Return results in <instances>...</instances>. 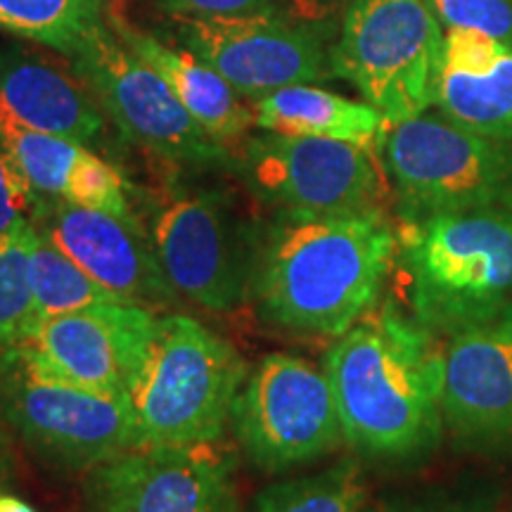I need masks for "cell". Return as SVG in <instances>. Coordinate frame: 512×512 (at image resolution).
Returning a JSON list of instances; mask_svg holds the SVG:
<instances>
[{
  "instance_id": "6da1fadb",
  "label": "cell",
  "mask_w": 512,
  "mask_h": 512,
  "mask_svg": "<svg viewBox=\"0 0 512 512\" xmlns=\"http://www.w3.org/2000/svg\"><path fill=\"white\" fill-rule=\"evenodd\" d=\"M344 441L361 456L411 463L444 437V347L413 313L375 306L323 363Z\"/></svg>"
},
{
  "instance_id": "7a4b0ae2",
  "label": "cell",
  "mask_w": 512,
  "mask_h": 512,
  "mask_svg": "<svg viewBox=\"0 0 512 512\" xmlns=\"http://www.w3.org/2000/svg\"><path fill=\"white\" fill-rule=\"evenodd\" d=\"M399 254L387 211L280 219L256 247L252 294L275 328L306 337H342L380 302Z\"/></svg>"
},
{
  "instance_id": "3957f363",
  "label": "cell",
  "mask_w": 512,
  "mask_h": 512,
  "mask_svg": "<svg viewBox=\"0 0 512 512\" xmlns=\"http://www.w3.org/2000/svg\"><path fill=\"white\" fill-rule=\"evenodd\" d=\"M411 313L437 337L489 328L512 302V216L489 207L399 221Z\"/></svg>"
},
{
  "instance_id": "277c9868",
  "label": "cell",
  "mask_w": 512,
  "mask_h": 512,
  "mask_svg": "<svg viewBox=\"0 0 512 512\" xmlns=\"http://www.w3.org/2000/svg\"><path fill=\"white\" fill-rule=\"evenodd\" d=\"M245 380L233 344L190 316L159 318L128 389L138 446L216 444Z\"/></svg>"
},
{
  "instance_id": "5b68a950",
  "label": "cell",
  "mask_w": 512,
  "mask_h": 512,
  "mask_svg": "<svg viewBox=\"0 0 512 512\" xmlns=\"http://www.w3.org/2000/svg\"><path fill=\"white\" fill-rule=\"evenodd\" d=\"M382 159L401 223L501 207L512 190V143L422 112L389 124Z\"/></svg>"
},
{
  "instance_id": "8992f818",
  "label": "cell",
  "mask_w": 512,
  "mask_h": 512,
  "mask_svg": "<svg viewBox=\"0 0 512 512\" xmlns=\"http://www.w3.org/2000/svg\"><path fill=\"white\" fill-rule=\"evenodd\" d=\"M441 53V24L427 0H356L342 17L330 69L396 124L434 105Z\"/></svg>"
},
{
  "instance_id": "52a82bcc",
  "label": "cell",
  "mask_w": 512,
  "mask_h": 512,
  "mask_svg": "<svg viewBox=\"0 0 512 512\" xmlns=\"http://www.w3.org/2000/svg\"><path fill=\"white\" fill-rule=\"evenodd\" d=\"M240 174L283 219L375 214L394 204L380 147L349 140L266 131L242 147Z\"/></svg>"
},
{
  "instance_id": "ba28073f",
  "label": "cell",
  "mask_w": 512,
  "mask_h": 512,
  "mask_svg": "<svg viewBox=\"0 0 512 512\" xmlns=\"http://www.w3.org/2000/svg\"><path fill=\"white\" fill-rule=\"evenodd\" d=\"M0 411L38 456L67 470H93L138 446L128 396L76 387L22 349L0 354Z\"/></svg>"
},
{
  "instance_id": "9c48e42d",
  "label": "cell",
  "mask_w": 512,
  "mask_h": 512,
  "mask_svg": "<svg viewBox=\"0 0 512 512\" xmlns=\"http://www.w3.org/2000/svg\"><path fill=\"white\" fill-rule=\"evenodd\" d=\"M235 437L256 467L285 472L337 451L342 420L325 370L292 354H268L235 399Z\"/></svg>"
},
{
  "instance_id": "30bf717a",
  "label": "cell",
  "mask_w": 512,
  "mask_h": 512,
  "mask_svg": "<svg viewBox=\"0 0 512 512\" xmlns=\"http://www.w3.org/2000/svg\"><path fill=\"white\" fill-rule=\"evenodd\" d=\"M69 60L114 126L143 150L185 166L230 162V147L190 117L162 76L131 53L105 19Z\"/></svg>"
},
{
  "instance_id": "8fae6325",
  "label": "cell",
  "mask_w": 512,
  "mask_h": 512,
  "mask_svg": "<svg viewBox=\"0 0 512 512\" xmlns=\"http://www.w3.org/2000/svg\"><path fill=\"white\" fill-rule=\"evenodd\" d=\"M178 41L219 72L249 102L297 83L332 76L318 29L280 8L247 15L174 17Z\"/></svg>"
},
{
  "instance_id": "7c38bea8",
  "label": "cell",
  "mask_w": 512,
  "mask_h": 512,
  "mask_svg": "<svg viewBox=\"0 0 512 512\" xmlns=\"http://www.w3.org/2000/svg\"><path fill=\"white\" fill-rule=\"evenodd\" d=\"M152 245L176 292L209 311L245 302L256 249L219 192H178L155 216Z\"/></svg>"
},
{
  "instance_id": "4fadbf2b",
  "label": "cell",
  "mask_w": 512,
  "mask_h": 512,
  "mask_svg": "<svg viewBox=\"0 0 512 512\" xmlns=\"http://www.w3.org/2000/svg\"><path fill=\"white\" fill-rule=\"evenodd\" d=\"M86 512H235L230 467L211 444L136 446L93 470Z\"/></svg>"
},
{
  "instance_id": "5bb4252c",
  "label": "cell",
  "mask_w": 512,
  "mask_h": 512,
  "mask_svg": "<svg viewBox=\"0 0 512 512\" xmlns=\"http://www.w3.org/2000/svg\"><path fill=\"white\" fill-rule=\"evenodd\" d=\"M143 304L105 302L43 320L22 349L62 380L105 396H128L157 330Z\"/></svg>"
},
{
  "instance_id": "9a60e30c",
  "label": "cell",
  "mask_w": 512,
  "mask_h": 512,
  "mask_svg": "<svg viewBox=\"0 0 512 512\" xmlns=\"http://www.w3.org/2000/svg\"><path fill=\"white\" fill-rule=\"evenodd\" d=\"M36 228L119 299L143 306L176 299L152 238L136 216L43 200Z\"/></svg>"
},
{
  "instance_id": "2e32d148",
  "label": "cell",
  "mask_w": 512,
  "mask_h": 512,
  "mask_svg": "<svg viewBox=\"0 0 512 512\" xmlns=\"http://www.w3.org/2000/svg\"><path fill=\"white\" fill-rule=\"evenodd\" d=\"M444 425L479 453H512V337L489 328L444 344Z\"/></svg>"
},
{
  "instance_id": "e0dca14e",
  "label": "cell",
  "mask_w": 512,
  "mask_h": 512,
  "mask_svg": "<svg viewBox=\"0 0 512 512\" xmlns=\"http://www.w3.org/2000/svg\"><path fill=\"white\" fill-rule=\"evenodd\" d=\"M0 124L91 145L105 133V110L72 62L8 46L0 50Z\"/></svg>"
},
{
  "instance_id": "ac0fdd59",
  "label": "cell",
  "mask_w": 512,
  "mask_h": 512,
  "mask_svg": "<svg viewBox=\"0 0 512 512\" xmlns=\"http://www.w3.org/2000/svg\"><path fill=\"white\" fill-rule=\"evenodd\" d=\"M0 138L43 200L133 216L124 178L88 145L10 124H0Z\"/></svg>"
},
{
  "instance_id": "d6986e66",
  "label": "cell",
  "mask_w": 512,
  "mask_h": 512,
  "mask_svg": "<svg viewBox=\"0 0 512 512\" xmlns=\"http://www.w3.org/2000/svg\"><path fill=\"white\" fill-rule=\"evenodd\" d=\"M105 22L131 53H136L162 76L171 93L181 100V105L204 131L226 147L247 136L249 128L254 126L252 102L247 105L211 64L185 46H166L157 36L133 27L117 10H105Z\"/></svg>"
},
{
  "instance_id": "ffe728a7",
  "label": "cell",
  "mask_w": 512,
  "mask_h": 512,
  "mask_svg": "<svg viewBox=\"0 0 512 512\" xmlns=\"http://www.w3.org/2000/svg\"><path fill=\"white\" fill-rule=\"evenodd\" d=\"M254 126L283 136L335 138L349 143L384 145L389 121L368 102H354L311 83L280 88L252 102Z\"/></svg>"
},
{
  "instance_id": "44dd1931",
  "label": "cell",
  "mask_w": 512,
  "mask_h": 512,
  "mask_svg": "<svg viewBox=\"0 0 512 512\" xmlns=\"http://www.w3.org/2000/svg\"><path fill=\"white\" fill-rule=\"evenodd\" d=\"M434 105L477 136L512 143V48L486 74L441 69Z\"/></svg>"
},
{
  "instance_id": "7402d4cb",
  "label": "cell",
  "mask_w": 512,
  "mask_h": 512,
  "mask_svg": "<svg viewBox=\"0 0 512 512\" xmlns=\"http://www.w3.org/2000/svg\"><path fill=\"white\" fill-rule=\"evenodd\" d=\"M105 10L107 0H0V31L72 57Z\"/></svg>"
},
{
  "instance_id": "603a6c76",
  "label": "cell",
  "mask_w": 512,
  "mask_h": 512,
  "mask_svg": "<svg viewBox=\"0 0 512 512\" xmlns=\"http://www.w3.org/2000/svg\"><path fill=\"white\" fill-rule=\"evenodd\" d=\"M366 503L361 463L344 458L318 475L266 486L256 494L252 512H363Z\"/></svg>"
},
{
  "instance_id": "cb8c5ba5",
  "label": "cell",
  "mask_w": 512,
  "mask_h": 512,
  "mask_svg": "<svg viewBox=\"0 0 512 512\" xmlns=\"http://www.w3.org/2000/svg\"><path fill=\"white\" fill-rule=\"evenodd\" d=\"M29 275L41 323L53 316H62V313L119 299L117 294L105 290L98 280H93L79 264H74L46 235L38 233V228L34 245H31Z\"/></svg>"
},
{
  "instance_id": "d4e9b609",
  "label": "cell",
  "mask_w": 512,
  "mask_h": 512,
  "mask_svg": "<svg viewBox=\"0 0 512 512\" xmlns=\"http://www.w3.org/2000/svg\"><path fill=\"white\" fill-rule=\"evenodd\" d=\"M34 238L36 226L0 249V354L27 342L41 325L29 275Z\"/></svg>"
},
{
  "instance_id": "484cf974",
  "label": "cell",
  "mask_w": 512,
  "mask_h": 512,
  "mask_svg": "<svg viewBox=\"0 0 512 512\" xmlns=\"http://www.w3.org/2000/svg\"><path fill=\"white\" fill-rule=\"evenodd\" d=\"M43 197L36 195L0 138V249L36 226Z\"/></svg>"
},
{
  "instance_id": "4316f807",
  "label": "cell",
  "mask_w": 512,
  "mask_h": 512,
  "mask_svg": "<svg viewBox=\"0 0 512 512\" xmlns=\"http://www.w3.org/2000/svg\"><path fill=\"white\" fill-rule=\"evenodd\" d=\"M446 29L467 27L512 48V0H427Z\"/></svg>"
},
{
  "instance_id": "83f0119b",
  "label": "cell",
  "mask_w": 512,
  "mask_h": 512,
  "mask_svg": "<svg viewBox=\"0 0 512 512\" xmlns=\"http://www.w3.org/2000/svg\"><path fill=\"white\" fill-rule=\"evenodd\" d=\"M510 46L496 41L489 34L477 29L451 27L444 36V53H441V69L458 74H486L494 69L498 60Z\"/></svg>"
},
{
  "instance_id": "f1b7e54d",
  "label": "cell",
  "mask_w": 512,
  "mask_h": 512,
  "mask_svg": "<svg viewBox=\"0 0 512 512\" xmlns=\"http://www.w3.org/2000/svg\"><path fill=\"white\" fill-rule=\"evenodd\" d=\"M157 5L174 17L247 15L278 8L275 0H157Z\"/></svg>"
},
{
  "instance_id": "f546056e",
  "label": "cell",
  "mask_w": 512,
  "mask_h": 512,
  "mask_svg": "<svg viewBox=\"0 0 512 512\" xmlns=\"http://www.w3.org/2000/svg\"><path fill=\"white\" fill-rule=\"evenodd\" d=\"M356 0H287L285 8H280L285 15H290L297 22L309 24V27L318 29L323 24L342 19Z\"/></svg>"
},
{
  "instance_id": "4dcf8cb0",
  "label": "cell",
  "mask_w": 512,
  "mask_h": 512,
  "mask_svg": "<svg viewBox=\"0 0 512 512\" xmlns=\"http://www.w3.org/2000/svg\"><path fill=\"white\" fill-rule=\"evenodd\" d=\"M363 512H482L472 503H458V501H392L377 505V508H368Z\"/></svg>"
},
{
  "instance_id": "1f68e13d",
  "label": "cell",
  "mask_w": 512,
  "mask_h": 512,
  "mask_svg": "<svg viewBox=\"0 0 512 512\" xmlns=\"http://www.w3.org/2000/svg\"><path fill=\"white\" fill-rule=\"evenodd\" d=\"M0 512H36L27 501L22 498L10 496V494H0Z\"/></svg>"
},
{
  "instance_id": "d6a6232c",
  "label": "cell",
  "mask_w": 512,
  "mask_h": 512,
  "mask_svg": "<svg viewBox=\"0 0 512 512\" xmlns=\"http://www.w3.org/2000/svg\"><path fill=\"white\" fill-rule=\"evenodd\" d=\"M494 328H496V330H501V332H505V335H510V337H512V302H510L508 306H505L501 316H498V318L494 320Z\"/></svg>"
},
{
  "instance_id": "836d02e7",
  "label": "cell",
  "mask_w": 512,
  "mask_h": 512,
  "mask_svg": "<svg viewBox=\"0 0 512 512\" xmlns=\"http://www.w3.org/2000/svg\"><path fill=\"white\" fill-rule=\"evenodd\" d=\"M501 207H503L505 211H508V214L512 216V190L508 192V195H505V200L501 202Z\"/></svg>"
}]
</instances>
